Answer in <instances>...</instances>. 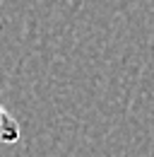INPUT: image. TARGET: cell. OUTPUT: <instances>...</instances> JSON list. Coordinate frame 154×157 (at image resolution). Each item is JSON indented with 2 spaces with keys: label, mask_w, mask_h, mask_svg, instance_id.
I'll use <instances>...</instances> for the list:
<instances>
[{
  "label": "cell",
  "mask_w": 154,
  "mask_h": 157,
  "mask_svg": "<svg viewBox=\"0 0 154 157\" xmlns=\"http://www.w3.org/2000/svg\"><path fill=\"white\" fill-rule=\"evenodd\" d=\"M19 136H22V128L17 118L0 104V143H17Z\"/></svg>",
  "instance_id": "obj_1"
}]
</instances>
